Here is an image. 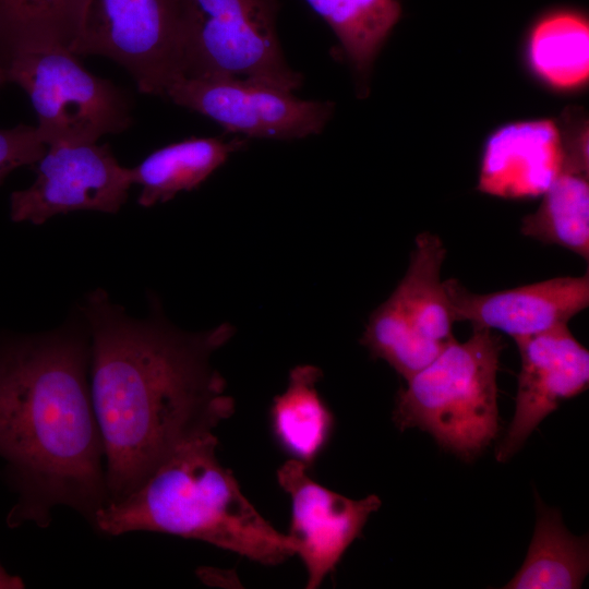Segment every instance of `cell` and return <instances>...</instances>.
<instances>
[{"label":"cell","instance_id":"cell-1","mask_svg":"<svg viewBox=\"0 0 589 589\" xmlns=\"http://www.w3.org/2000/svg\"><path fill=\"white\" fill-rule=\"evenodd\" d=\"M77 311L89 336V387L110 504L140 488L180 446L232 416L233 398L212 356L235 329L221 323L182 330L153 294L148 314L134 317L101 288L84 294Z\"/></svg>","mask_w":589,"mask_h":589},{"label":"cell","instance_id":"cell-2","mask_svg":"<svg viewBox=\"0 0 589 589\" xmlns=\"http://www.w3.org/2000/svg\"><path fill=\"white\" fill-rule=\"evenodd\" d=\"M76 310L58 328L0 336V458L17 493L7 524L46 527L56 506L94 525L107 504L105 450Z\"/></svg>","mask_w":589,"mask_h":589},{"label":"cell","instance_id":"cell-3","mask_svg":"<svg viewBox=\"0 0 589 589\" xmlns=\"http://www.w3.org/2000/svg\"><path fill=\"white\" fill-rule=\"evenodd\" d=\"M217 445L214 433L183 444L134 492L105 505L93 526L108 536L149 531L195 539L263 565L293 556L288 536L257 512L219 462Z\"/></svg>","mask_w":589,"mask_h":589},{"label":"cell","instance_id":"cell-4","mask_svg":"<svg viewBox=\"0 0 589 589\" xmlns=\"http://www.w3.org/2000/svg\"><path fill=\"white\" fill-rule=\"evenodd\" d=\"M504 346L486 328H473L464 342L452 340L398 392L396 425L419 428L467 460L481 453L500 431L496 377Z\"/></svg>","mask_w":589,"mask_h":589},{"label":"cell","instance_id":"cell-5","mask_svg":"<svg viewBox=\"0 0 589 589\" xmlns=\"http://www.w3.org/2000/svg\"><path fill=\"white\" fill-rule=\"evenodd\" d=\"M279 7L280 0H178L182 76L298 89L303 76L283 53Z\"/></svg>","mask_w":589,"mask_h":589},{"label":"cell","instance_id":"cell-6","mask_svg":"<svg viewBox=\"0 0 589 589\" xmlns=\"http://www.w3.org/2000/svg\"><path fill=\"white\" fill-rule=\"evenodd\" d=\"M8 83L27 94L44 143H96L132 123L127 93L88 72L79 56L62 47H36L0 56Z\"/></svg>","mask_w":589,"mask_h":589},{"label":"cell","instance_id":"cell-7","mask_svg":"<svg viewBox=\"0 0 589 589\" xmlns=\"http://www.w3.org/2000/svg\"><path fill=\"white\" fill-rule=\"evenodd\" d=\"M445 255L437 235L419 233L406 274L370 315L360 340L406 381L455 339V320L441 279Z\"/></svg>","mask_w":589,"mask_h":589},{"label":"cell","instance_id":"cell-8","mask_svg":"<svg viewBox=\"0 0 589 589\" xmlns=\"http://www.w3.org/2000/svg\"><path fill=\"white\" fill-rule=\"evenodd\" d=\"M71 51L113 60L161 97L183 74L178 0H91Z\"/></svg>","mask_w":589,"mask_h":589},{"label":"cell","instance_id":"cell-9","mask_svg":"<svg viewBox=\"0 0 589 589\" xmlns=\"http://www.w3.org/2000/svg\"><path fill=\"white\" fill-rule=\"evenodd\" d=\"M161 97L212 119L228 133L281 141L322 133L335 111L329 100H305L292 92L239 80L181 76Z\"/></svg>","mask_w":589,"mask_h":589},{"label":"cell","instance_id":"cell-10","mask_svg":"<svg viewBox=\"0 0 589 589\" xmlns=\"http://www.w3.org/2000/svg\"><path fill=\"white\" fill-rule=\"evenodd\" d=\"M35 165L34 182L10 195L14 223L43 225L76 211L116 214L133 185L130 168L118 163L108 144L49 145Z\"/></svg>","mask_w":589,"mask_h":589},{"label":"cell","instance_id":"cell-11","mask_svg":"<svg viewBox=\"0 0 589 589\" xmlns=\"http://www.w3.org/2000/svg\"><path fill=\"white\" fill-rule=\"evenodd\" d=\"M308 470L291 458L278 468L277 482L291 501L287 536L306 569L305 587L315 589L360 537L381 500L374 494L361 500L344 496L317 483Z\"/></svg>","mask_w":589,"mask_h":589},{"label":"cell","instance_id":"cell-12","mask_svg":"<svg viewBox=\"0 0 589 589\" xmlns=\"http://www.w3.org/2000/svg\"><path fill=\"white\" fill-rule=\"evenodd\" d=\"M515 342L521 368L515 413L496 448V459L501 462L508 460L562 401L586 390L589 383V351L567 325Z\"/></svg>","mask_w":589,"mask_h":589},{"label":"cell","instance_id":"cell-13","mask_svg":"<svg viewBox=\"0 0 589 589\" xmlns=\"http://www.w3.org/2000/svg\"><path fill=\"white\" fill-rule=\"evenodd\" d=\"M444 287L455 322L500 330L514 340L567 325L589 305L588 272L489 293L472 292L453 278Z\"/></svg>","mask_w":589,"mask_h":589},{"label":"cell","instance_id":"cell-14","mask_svg":"<svg viewBox=\"0 0 589 589\" xmlns=\"http://www.w3.org/2000/svg\"><path fill=\"white\" fill-rule=\"evenodd\" d=\"M563 137L560 172L542 194L540 206L524 217L521 233L560 245L589 259L588 119L581 108L568 107L557 119Z\"/></svg>","mask_w":589,"mask_h":589},{"label":"cell","instance_id":"cell-15","mask_svg":"<svg viewBox=\"0 0 589 589\" xmlns=\"http://www.w3.org/2000/svg\"><path fill=\"white\" fill-rule=\"evenodd\" d=\"M562 160L563 137L557 120L506 123L484 144L478 189L505 199L542 195L560 172Z\"/></svg>","mask_w":589,"mask_h":589},{"label":"cell","instance_id":"cell-16","mask_svg":"<svg viewBox=\"0 0 589 589\" xmlns=\"http://www.w3.org/2000/svg\"><path fill=\"white\" fill-rule=\"evenodd\" d=\"M245 145L247 140L240 137L225 141L192 136L152 152L130 168L132 183L141 187L139 205L152 207L172 200L180 192L197 189Z\"/></svg>","mask_w":589,"mask_h":589},{"label":"cell","instance_id":"cell-17","mask_svg":"<svg viewBox=\"0 0 589 589\" xmlns=\"http://www.w3.org/2000/svg\"><path fill=\"white\" fill-rule=\"evenodd\" d=\"M321 376L315 365L291 369L287 388L274 398L269 412L279 447L309 468L327 446L334 428V416L316 388Z\"/></svg>","mask_w":589,"mask_h":589},{"label":"cell","instance_id":"cell-18","mask_svg":"<svg viewBox=\"0 0 589 589\" xmlns=\"http://www.w3.org/2000/svg\"><path fill=\"white\" fill-rule=\"evenodd\" d=\"M304 1L339 40L359 97L368 96L375 59L401 16L399 0Z\"/></svg>","mask_w":589,"mask_h":589},{"label":"cell","instance_id":"cell-19","mask_svg":"<svg viewBox=\"0 0 589 589\" xmlns=\"http://www.w3.org/2000/svg\"><path fill=\"white\" fill-rule=\"evenodd\" d=\"M536 500L537 522L526 560L504 588H580L589 569L587 537L573 536L556 509Z\"/></svg>","mask_w":589,"mask_h":589},{"label":"cell","instance_id":"cell-20","mask_svg":"<svg viewBox=\"0 0 589 589\" xmlns=\"http://www.w3.org/2000/svg\"><path fill=\"white\" fill-rule=\"evenodd\" d=\"M532 72L555 89L584 86L589 77V22L577 11L560 10L542 16L527 43Z\"/></svg>","mask_w":589,"mask_h":589},{"label":"cell","instance_id":"cell-21","mask_svg":"<svg viewBox=\"0 0 589 589\" xmlns=\"http://www.w3.org/2000/svg\"><path fill=\"white\" fill-rule=\"evenodd\" d=\"M91 0H0V56L36 48L71 50Z\"/></svg>","mask_w":589,"mask_h":589},{"label":"cell","instance_id":"cell-22","mask_svg":"<svg viewBox=\"0 0 589 589\" xmlns=\"http://www.w3.org/2000/svg\"><path fill=\"white\" fill-rule=\"evenodd\" d=\"M44 143L36 125L20 124L11 129H0V185L15 169L35 165L45 154Z\"/></svg>","mask_w":589,"mask_h":589},{"label":"cell","instance_id":"cell-23","mask_svg":"<svg viewBox=\"0 0 589 589\" xmlns=\"http://www.w3.org/2000/svg\"><path fill=\"white\" fill-rule=\"evenodd\" d=\"M25 584L21 577L9 574L0 564V589H21Z\"/></svg>","mask_w":589,"mask_h":589},{"label":"cell","instance_id":"cell-24","mask_svg":"<svg viewBox=\"0 0 589 589\" xmlns=\"http://www.w3.org/2000/svg\"><path fill=\"white\" fill-rule=\"evenodd\" d=\"M5 83H8L7 76H5V70H4V67H3V64H2V62L0 60V87Z\"/></svg>","mask_w":589,"mask_h":589}]
</instances>
